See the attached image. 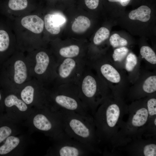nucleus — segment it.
<instances>
[{"mask_svg": "<svg viewBox=\"0 0 156 156\" xmlns=\"http://www.w3.org/2000/svg\"><path fill=\"white\" fill-rule=\"evenodd\" d=\"M10 21L18 50L25 53L45 47L41 37L44 30V21L38 10Z\"/></svg>", "mask_w": 156, "mask_h": 156, "instance_id": "obj_1", "label": "nucleus"}, {"mask_svg": "<svg viewBox=\"0 0 156 156\" xmlns=\"http://www.w3.org/2000/svg\"><path fill=\"white\" fill-rule=\"evenodd\" d=\"M56 111L61 116L65 132L90 151H94L98 138L93 118L63 109Z\"/></svg>", "mask_w": 156, "mask_h": 156, "instance_id": "obj_2", "label": "nucleus"}, {"mask_svg": "<svg viewBox=\"0 0 156 156\" xmlns=\"http://www.w3.org/2000/svg\"><path fill=\"white\" fill-rule=\"evenodd\" d=\"M45 48L42 47L25 53L32 79L48 89L54 85L58 62L53 53Z\"/></svg>", "mask_w": 156, "mask_h": 156, "instance_id": "obj_3", "label": "nucleus"}, {"mask_svg": "<svg viewBox=\"0 0 156 156\" xmlns=\"http://www.w3.org/2000/svg\"><path fill=\"white\" fill-rule=\"evenodd\" d=\"M46 105L54 111L60 109L91 117L79 94L77 85L64 84L46 89Z\"/></svg>", "mask_w": 156, "mask_h": 156, "instance_id": "obj_4", "label": "nucleus"}, {"mask_svg": "<svg viewBox=\"0 0 156 156\" xmlns=\"http://www.w3.org/2000/svg\"><path fill=\"white\" fill-rule=\"evenodd\" d=\"M77 86L80 99L93 114L107 96L108 87L86 64Z\"/></svg>", "mask_w": 156, "mask_h": 156, "instance_id": "obj_5", "label": "nucleus"}, {"mask_svg": "<svg viewBox=\"0 0 156 156\" xmlns=\"http://www.w3.org/2000/svg\"><path fill=\"white\" fill-rule=\"evenodd\" d=\"M7 86L10 92L17 93L27 82L32 79L25 54L16 50L8 59Z\"/></svg>", "mask_w": 156, "mask_h": 156, "instance_id": "obj_6", "label": "nucleus"}, {"mask_svg": "<svg viewBox=\"0 0 156 156\" xmlns=\"http://www.w3.org/2000/svg\"><path fill=\"white\" fill-rule=\"evenodd\" d=\"M40 111L34 117V126L45 135L55 139L63 134L62 121L59 113L45 105L39 108Z\"/></svg>", "mask_w": 156, "mask_h": 156, "instance_id": "obj_7", "label": "nucleus"}, {"mask_svg": "<svg viewBox=\"0 0 156 156\" xmlns=\"http://www.w3.org/2000/svg\"><path fill=\"white\" fill-rule=\"evenodd\" d=\"M86 58H65L58 62L53 86L64 84L77 85L86 66Z\"/></svg>", "mask_w": 156, "mask_h": 156, "instance_id": "obj_8", "label": "nucleus"}, {"mask_svg": "<svg viewBox=\"0 0 156 156\" xmlns=\"http://www.w3.org/2000/svg\"><path fill=\"white\" fill-rule=\"evenodd\" d=\"M86 64L95 70L108 88L118 87L122 85L124 79L122 73L110 61L94 57L86 59Z\"/></svg>", "mask_w": 156, "mask_h": 156, "instance_id": "obj_9", "label": "nucleus"}, {"mask_svg": "<svg viewBox=\"0 0 156 156\" xmlns=\"http://www.w3.org/2000/svg\"><path fill=\"white\" fill-rule=\"evenodd\" d=\"M55 143L49 153L58 156L87 155L90 151L83 145L70 137L65 132L54 139Z\"/></svg>", "mask_w": 156, "mask_h": 156, "instance_id": "obj_10", "label": "nucleus"}, {"mask_svg": "<svg viewBox=\"0 0 156 156\" xmlns=\"http://www.w3.org/2000/svg\"><path fill=\"white\" fill-rule=\"evenodd\" d=\"M46 89L38 81L32 79L25 83L17 94L29 106L38 108L46 104Z\"/></svg>", "mask_w": 156, "mask_h": 156, "instance_id": "obj_11", "label": "nucleus"}, {"mask_svg": "<svg viewBox=\"0 0 156 156\" xmlns=\"http://www.w3.org/2000/svg\"><path fill=\"white\" fill-rule=\"evenodd\" d=\"M18 50L15 36L10 21L0 19V53L8 58Z\"/></svg>", "mask_w": 156, "mask_h": 156, "instance_id": "obj_12", "label": "nucleus"}, {"mask_svg": "<svg viewBox=\"0 0 156 156\" xmlns=\"http://www.w3.org/2000/svg\"><path fill=\"white\" fill-rule=\"evenodd\" d=\"M37 10L30 7L28 0H8L7 7L3 8L1 13L5 18L11 21Z\"/></svg>", "mask_w": 156, "mask_h": 156, "instance_id": "obj_13", "label": "nucleus"}, {"mask_svg": "<svg viewBox=\"0 0 156 156\" xmlns=\"http://www.w3.org/2000/svg\"><path fill=\"white\" fill-rule=\"evenodd\" d=\"M43 17L44 29L52 35H56L59 34L61 26L65 22L64 18L55 13L46 14Z\"/></svg>", "mask_w": 156, "mask_h": 156, "instance_id": "obj_14", "label": "nucleus"}, {"mask_svg": "<svg viewBox=\"0 0 156 156\" xmlns=\"http://www.w3.org/2000/svg\"><path fill=\"white\" fill-rule=\"evenodd\" d=\"M81 48L78 45L72 44L59 47L54 53V56L58 62L66 58H86L81 56Z\"/></svg>", "mask_w": 156, "mask_h": 156, "instance_id": "obj_15", "label": "nucleus"}, {"mask_svg": "<svg viewBox=\"0 0 156 156\" xmlns=\"http://www.w3.org/2000/svg\"><path fill=\"white\" fill-rule=\"evenodd\" d=\"M10 93L5 98L4 104L8 108L16 109L22 112L27 111L29 106L19 97L17 93L10 92Z\"/></svg>", "mask_w": 156, "mask_h": 156, "instance_id": "obj_16", "label": "nucleus"}, {"mask_svg": "<svg viewBox=\"0 0 156 156\" xmlns=\"http://www.w3.org/2000/svg\"><path fill=\"white\" fill-rule=\"evenodd\" d=\"M151 9L146 5H142L129 14V18L132 20H138L143 22L148 21L150 18Z\"/></svg>", "mask_w": 156, "mask_h": 156, "instance_id": "obj_17", "label": "nucleus"}, {"mask_svg": "<svg viewBox=\"0 0 156 156\" xmlns=\"http://www.w3.org/2000/svg\"><path fill=\"white\" fill-rule=\"evenodd\" d=\"M148 116L147 108L144 107L140 108L136 111L132 118V125L134 127L143 126L146 122Z\"/></svg>", "mask_w": 156, "mask_h": 156, "instance_id": "obj_18", "label": "nucleus"}, {"mask_svg": "<svg viewBox=\"0 0 156 156\" xmlns=\"http://www.w3.org/2000/svg\"><path fill=\"white\" fill-rule=\"evenodd\" d=\"M90 25V21L88 18L80 16L73 22L72 29L75 33L81 34L85 32L89 28Z\"/></svg>", "mask_w": 156, "mask_h": 156, "instance_id": "obj_19", "label": "nucleus"}, {"mask_svg": "<svg viewBox=\"0 0 156 156\" xmlns=\"http://www.w3.org/2000/svg\"><path fill=\"white\" fill-rule=\"evenodd\" d=\"M20 142V138L18 137L9 136L4 144L0 147V155H5L11 152L19 145Z\"/></svg>", "mask_w": 156, "mask_h": 156, "instance_id": "obj_20", "label": "nucleus"}, {"mask_svg": "<svg viewBox=\"0 0 156 156\" xmlns=\"http://www.w3.org/2000/svg\"><path fill=\"white\" fill-rule=\"evenodd\" d=\"M141 89L143 92L147 94H152L156 91V76H148L143 81Z\"/></svg>", "mask_w": 156, "mask_h": 156, "instance_id": "obj_21", "label": "nucleus"}, {"mask_svg": "<svg viewBox=\"0 0 156 156\" xmlns=\"http://www.w3.org/2000/svg\"><path fill=\"white\" fill-rule=\"evenodd\" d=\"M140 53L142 58L152 64H156V55L153 50L148 46H143L140 49Z\"/></svg>", "mask_w": 156, "mask_h": 156, "instance_id": "obj_22", "label": "nucleus"}, {"mask_svg": "<svg viewBox=\"0 0 156 156\" xmlns=\"http://www.w3.org/2000/svg\"><path fill=\"white\" fill-rule=\"evenodd\" d=\"M138 62L136 55L132 53H129L125 60V69L129 73H131L136 68Z\"/></svg>", "mask_w": 156, "mask_h": 156, "instance_id": "obj_23", "label": "nucleus"}, {"mask_svg": "<svg viewBox=\"0 0 156 156\" xmlns=\"http://www.w3.org/2000/svg\"><path fill=\"white\" fill-rule=\"evenodd\" d=\"M110 35L109 30L105 27H101L96 32L93 39L94 44L96 45L101 44L107 39Z\"/></svg>", "mask_w": 156, "mask_h": 156, "instance_id": "obj_24", "label": "nucleus"}, {"mask_svg": "<svg viewBox=\"0 0 156 156\" xmlns=\"http://www.w3.org/2000/svg\"><path fill=\"white\" fill-rule=\"evenodd\" d=\"M128 49L125 47H121L115 49L112 55L114 62L120 63L123 62L129 52Z\"/></svg>", "mask_w": 156, "mask_h": 156, "instance_id": "obj_25", "label": "nucleus"}, {"mask_svg": "<svg viewBox=\"0 0 156 156\" xmlns=\"http://www.w3.org/2000/svg\"><path fill=\"white\" fill-rule=\"evenodd\" d=\"M109 42L111 45L114 48L125 47L128 44L126 40L121 37L117 34H114L111 36Z\"/></svg>", "mask_w": 156, "mask_h": 156, "instance_id": "obj_26", "label": "nucleus"}, {"mask_svg": "<svg viewBox=\"0 0 156 156\" xmlns=\"http://www.w3.org/2000/svg\"><path fill=\"white\" fill-rule=\"evenodd\" d=\"M147 109L149 116L152 117L156 114V99L155 98H151L147 102Z\"/></svg>", "mask_w": 156, "mask_h": 156, "instance_id": "obj_27", "label": "nucleus"}, {"mask_svg": "<svg viewBox=\"0 0 156 156\" xmlns=\"http://www.w3.org/2000/svg\"><path fill=\"white\" fill-rule=\"evenodd\" d=\"M143 153L145 156H156V144L152 143L145 145L144 147Z\"/></svg>", "mask_w": 156, "mask_h": 156, "instance_id": "obj_28", "label": "nucleus"}, {"mask_svg": "<svg viewBox=\"0 0 156 156\" xmlns=\"http://www.w3.org/2000/svg\"><path fill=\"white\" fill-rule=\"evenodd\" d=\"M13 133V130L10 127L3 126L0 128V143L2 142Z\"/></svg>", "mask_w": 156, "mask_h": 156, "instance_id": "obj_29", "label": "nucleus"}, {"mask_svg": "<svg viewBox=\"0 0 156 156\" xmlns=\"http://www.w3.org/2000/svg\"><path fill=\"white\" fill-rule=\"evenodd\" d=\"M86 6L90 9H96L98 6L99 0H85Z\"/></svg>", "mask_w": 156, "mask_h": 156, "instance_id": "obj_30", "label": "nucleus"}, {"mask_svg": "<svg viewBox=\"0 0 156 156\" xmlns=\"http://www.w3.org/2000/svg\"><path fill=\"white\" fill-rule=\"evenodd\" d=\"M130 0H117V2H120L123 6H125L128 4Z\"/></svg>", "mask_w": 156, "mask_h": 156, "instance_id": "obj_31", "label": "nucleus"}, {"mask_svg": "<svg viewBox=\"0 0 156 156\" xmlns=\"http://www.w3.org/2000/svg\"><path fill=\"white\" fill-rule=\"evenodd\" d=\"M154 124L155 126H156V118H155L154 119Z\"/></svg>", "mask_w": 156, "mask_h": 156, "instance_id": "obj_32", "label": "nucleus"}, {"mask_svg": "<svg viewBox=\"0 0 156 156\" xmlns=\"http://www.w3.org/2000/svg\"><path fill=\"white\" fill-rule=\"evenodd\" d=\"M1 95L0 92V101L1 100Z\"/></svg>", "mask_w": 156, "mask_h": 156, "instance_id": "obj_33", "label": "nucleus"}]
</instances>
